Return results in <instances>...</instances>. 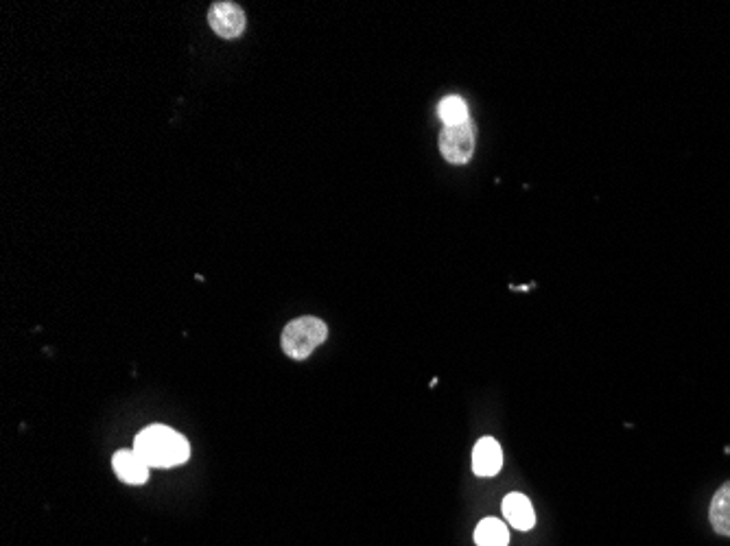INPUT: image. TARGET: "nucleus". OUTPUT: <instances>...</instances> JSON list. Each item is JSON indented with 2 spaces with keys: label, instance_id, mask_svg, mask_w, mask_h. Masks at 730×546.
I'll use <instances>...</instances> for the list:
<instances>
[{
  "label": "nucleus",
  "instance_id": "obj_4",
  "mask_svg": "<svg viewBox=\"0 0 730 546\" xmlns=\"http://www.w3.org/2000/svg\"><path fill=\"white\" fill-rule=\"evenodd\" d=\"M208 22L223 40L241 38L245 31V11L237 3H215L208 11Z\"/></svg>",
  "mask_w": 730,
  "mask_h": 546
},
{
  "label": "nucleus",
  "instance_id": "obj_6",
  "mask_svg": "<svg viewBox=\"0 0 730 546\" xmlns=\"http://www.w3.org/2000/svg\"><path fill=\"white\" fill-rule=\"evenodd\" d=\"M112 468L116 472L123 483L129 485H143L149 479V466L145 464V459L140 457L136 450H119L112 457Z\"/></svg>",
  "mask_w": 730,
  "mask_h": 546
},
{
  "label": "nucleus",
  "instance_id": "obj_7",
  "mask_svg": "<svg viewBox=\"0 0 730 546\" xmlns=\"http://www.w3.org/2000/svg\"><path fill=\"white\" fill-rule=\"evenodd\" d=\"M503 516L516 531H532L536 525V514L532 501L525 494L512 492L503 498Z\"/></svg>",
  "mask_w": 730,
  "mask_h": 546
},
{
  "label": "nucleus",
  "instance_id": "obj_1",
  "mask_svg": "<svg viewBox=\"0 0 730 546\" xmlns=\"http://www.w3.org/2000/svg\"><path fill=\"white\" fill-rule=\"evenodd\" d=\"M134 450L145 459L149 468H175L191 457V444L171 426L151 424L136 435Z\"/></svg>",
  "mask_w": 730,
  "mask_h": 546
},
{
  "label": "nucleus",
  "instance_id": "obj_10",
  "mask_svg": "<svg viewBox=\"0 0 730 546\" xmlns=\"http://www.w3.org/2000/svg\"><path fill=\"white\" fill-rule=\"evenodd\" d=\"M438 114L442 118L444 127H453V125H462V123H468L470 121V114H468V105L462 97H457V94H449V97H444L438 105Z\"/></svg>",
  "mask_w": 730,
  "mask_h": 546
},
{
  "label": "nucleus",
  "instance_id": "obj_5",
  "mask_svg": "<svg viewBox=\"0 0 730 546\" xmlns=\"http://www.w3.org/2000/svg\"><path fill=\"white\" fill-rule=\"evenodd\" d=\"M503 468V450L494 437H481L473 450V472L481 479H490Z\"/></svg>",
  "mask_w": 730,
  "mask_h": 546
},
{
  "label": "nucleus",
  "instance_id": "obj_8",
  "mask_svg": "<svg viewBox=\"0 0 730 546\" xmlns=\"http://www.w3.org/2000/svg\"><path fill=\"white\" fill-rule=\"evenodd\" d=\"M709 518L713 531L720 533V536L730 538V481L724 483L720 490L715 492L713 501H711V509H709Z\"/></svg>",
  "mask_w": 730,
  "mask_h": 546
},
{
  "label": "nucleus",
  "instance_id": "obj_2",
  "mask_svg": "<svg viewBox=\"0 0 730 546\" xmlns=\"http://www.w3.org/2000/svg\"><path fill=\"white\" fill-rule=\"evenodd\" d=\"M328 339V326L317 317H298L282 330V350L289 359L304 361Z\"/></svg>",
  "mask_w": 730,
  "mask_h": 546
},
{
  "label": "nucleus",
  "instance_id": "obj_9",
  "mask_svg": "<svg viewBox=\"0 0 730 546\" xmlns=\"http://www.w3.org/2000/svg\"><path fill=\"white\" fill-rule=\"evenodd\" d=\"M510 531L499 518H484L475 529L477 546H508Z\"/></svg>",
  "mask_w": 730,
  "mask_h": 546
},
{
  "label": "nucleus",
  "instance_id": "obj_3",
  "mask_svg": "<svg viewBox=\"0 0 730 546\" xmlns=\"http://www.w3.org/2000/svg\"><path fill=\"white\" fill-rule=\"evenodd\" d=\"M440 151L446 162L468 164L475 153V123L444 127L440 134Z\"/></svg>",
  "mask_w": 730,
  "mask_h": 546
}]
</instances>
